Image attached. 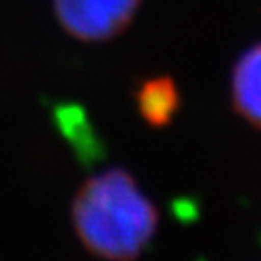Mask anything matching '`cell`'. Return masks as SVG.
I'll return each mask as SVG.
<instances>
[{
	"label": "cell",
	"mask_w": 261,
	"mask_h": 261,
	"mask_svg": "<svg viewBox=\"0 0 261 261\" xmlns=\"http://www.w3.org/2000/svg\"><path fill=\"white\" fill-rule=\"evenodd\" d=\"M55 120L62 132V136L77 151L80 159H84V161L99 159V155H101L99 140L95 138L93 126L89 124L82 107L58 105L55 109Z\"/></svg>",
	"instance_id": "cell-5"
},
{
	"label": "cell",
	"mask_w": 261,
	"mask_h": 261,
	"mask_svg": "<svg viewBox=\"0 0 261 261\" xmlns=\"http://www.w3.org/2000/svg\"><path fill=\"white\" fill-rule=\"evenodd\" d=\"M136 105L141 118L149 126H167L180 105V95L174 80L168 75H155L145 80L136 91Z\"/></svg>",
	"instance_id": "cell-4"
},
{
	"label": "cell",
	"mask_w": 261,
	"mask_h": 261,
	"mask_svg": "<svg viewBox=\"0 0 261 261\" xmlns=\"http://www.w3.org/2000/svg\"><path fill=\"white\" fill-rule=\"evenodd\" d=\"M141 0H53L60 25L85 43H103L130 25Z\"/></svg>",
	"instance_id": "cell-2"
},
{
	"label": "cell",
	"mask_w": 261,
	"mask_h": 261,
	"mask_svg": "<svg viewBox=\"0 0 261 261\" xmlns=\"http://www.w3.org/2000/svg\"><path fill=\"white\" fill-rule=\"evenodd\" d=\"M72 219L85 248L107 261H134L157 230V209L122 168L85 182Z\"/></svg>",
	"instance_id": "cell-1"
},
{
	"label": "cell",
	"mask_w": 261,
	"mask_h": 261,
	"mask_svg": "<svg viewBox=\"0 0 261 261\" xmlns=\"http://www.w3.org/2000/svg\"><path fill=\"white\" fill-rule=\"evenodd\" d=\"M232 103L240 116L261 128V43L248 48L234 66Z\"/></svg>",
	"instance_id": "cell-3"
}]
</instances>
